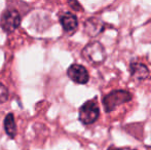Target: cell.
I'll return each mask as SVG.
<instances>
[{
    "label": "cell",
    "instance_id": "obj_3",
    "mask_svg": "<svg viewBox=\"0 0 151 150\" xmlns=\"http://www.w3.org/2000/svg\"><path fill=\"white\" fill-rule=\"evenodd\" d=\"M100 109L96 100L86 102L79 109V120L83 124H91L99 118Z\"/></svg>",
    "mask_w": 151,
    "mask_h": 150
},
{
    "label": "cell",
    "instance_id": "obj_5",
    "mask_svg": "<svg viewBox=\"0 0 151 150\" xmlns=\"http://www.w3.org/2000/svg\"><path fill=\"white\" fill-rule=\"evenodd\" d=\"M67 75L71 80L78 84H86L90 79L88 72L83 66L78 64H73L68 68Z\"/></svg>",
    "mask_w": 151,
    "mask_h": 150
},
{
    "label": "cell",
    "instance_id": "obj_6",
    "mask_svg": "<svg viewBox=\"0 0 151 150\" xmlns=\"http://www.w3.org/2000/svg\"><path fill=\"white\" fill-rule=\"evenodd\" d=\"M106 24L103 20L98 17H93L86 21L84 23V32L91 37H96L104 31Z\"/></svg>",
    "mask_w": 151,
    "mask_h": 150
},
{
    "label": "cell",
    "instance_id": "obj_4",
    "mask_svg": "<svg viewBox=\"0 0 151 150\" xmlns=\"http://www.w3.org/2000/svg\"><path fill=\"white\" fill-rule=\"evenodd\" d=\"M21 16L16 9H7L2 14L0 19L1 28L6 33H12L20 26Z\"/></svg>",
    "mask_w": 151,
    "mask_h": 150
},
{
    "label": "cell",
    "instance_id": "obj_9",
    "mask_svg": "<svg viewBox=\"0 0 151 150\" xmlns=\"http://www.w3.org/2000/svg\"><path fill=\"white\" fill-rule=\"evenodd\" d=\"M4 130L5 133L10 137V138H14L17 135V126L16 121H14V115L12 113H8L6 117L4 118Z\"/></svg>",
    "mask_w": 151,
    "mask_h": 150
},
{
    "label": "cell",
    "instance_id": "obj_10",
    "mask_svg": "<svg viewBox=\"0 0 151 150\" xmlns=\"http://www.w3.org/2000/svg\"><path fill=\"white\" fill-rule=\"evenodd\" d=\"M8 99V90L0 82V103L5 102Z\"/></svg>",
    "mask_w": 151,
    "mask_h": 150
},
{
    "label": "cell",
    "instance_id": "obj_13",
    "mask_svg": "<svg viewBox=\"0 0 151 150\" xmlns=\"http://www.w3.org/2000/svg\"><path fill=\"white\" fill-rule=\"evenodd\" d=\"M134 150H136V149H134Z\"/></svg>",
    "mask_w": 151,
    "mask_h": 150
},
{
    "label": "cell",
    "instance_id": "obj_2",
    "mask_svg": "<svg viewBox=\"0 0 151 150\" xmlns=\"http://www.w3.org/2000/svg\"><path fill=\"white\" fill-rule=\"evenodd\" d=\"M132 100V94L127 90H113L110 94L106 95L103 99V106L107 113L113 111L121 104H124Z\"/></svg>",
    "mask_w": 151,
    "mask_h": 150
},
{
    "label": "cell",
    "instance_id": "obj_12",
    "mask_svg": "<svg viewBox=\"0 0 151 150\" xmlns=\"http://www.w3.org/2000/svg\"><path fill=\"white\" fill-rule=\"evenodd\" d=\"M109 150H121V149H118V148H111V149H109Z\"/></svg>",
    "mask_w": 151,
    "mask_h": 150
},
{
    "label": "cell",
    "instance_id": "obj_11",
    "mask_svg": "<svg viewBox=\"0 0 151 150\" xmlns=\"http://www.w3.org/2000/svg\"><path fill=\"white\" fill-rule=\"evenodd\" d=\"M69 4L72 6V8L75 10H81V6L78 2H69Z\"/></svg>",
    "mask_w": 151,
    "mask_h": 150
},
{
    "label": "cell",
    "instance_id": "obj_7",
    "mask_svg": "<svg viewBox=\"0 0 151 150\" xmlns=\"http://www.w3.org/2000/svg\"><path fill=\"white\" fill-rule=\"evenodd\" d=\"M60 23L63 29L68 33H73L78 27L77 18L71 12H65L60 18Z\"/></svg>",
    "mask_w": 151,
    "mask_h": 150
},
{
    "label": "cell",
    "instance_id": "obj_8",
    "mask_svg": "<svg viewBox=\"0 0 151 150\" xmlns=\"http://www.w3.org/2000/svg\"><path fill=\"white\" fill-rule=\"evenodd\" d=\"M129 69H131L132 77L136 81H143L144 79H146L149 76V70L142 63H137V62L132 63Z\"/></svg>",
    "mask_w": 151,
    "mask_h": 150
},
{
    "label": "cell",
    "instance_id": "obj_1",
    "mask_svg": "<svg viewBox=\"0 0 151 150\" xmlns=\"http://www.w3.org/2000/svg\"><path fill=\"white\" fill-rule=\"evenodd\" d=\"M82 57L91 65L99 66L106 60V50L103 44L99 41H91L82 50Z\"/></svg>",
    "mask_w": 151,
    "mask_h": 150
}]
</instances>
